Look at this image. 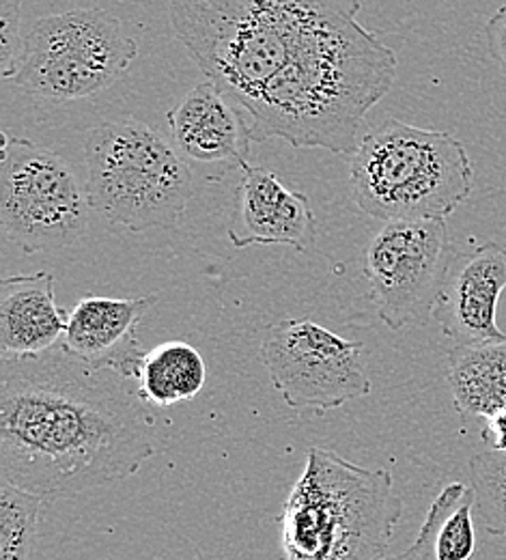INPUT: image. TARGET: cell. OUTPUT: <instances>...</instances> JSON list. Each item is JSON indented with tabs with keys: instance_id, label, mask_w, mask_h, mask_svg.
Masks as SVG:
<instances>
[{
	"instance_id": "obj_12",
	"label": "cell",
	"mask_w": 506,
	"mask_h": 560,
	"mask_svg": "<svg viewBox=\"0 0 506 560\" xmlns=\"http://www.w3.org/2000/svg\"><path fill=\"white\" fill-rule=\"evenodd\" d=\"M155 304V293L143 298H82L68 315L59 348L91 371L137 380L146 353L139 341V326Z\"/></svg>"
},
{
	"instance_id": "obj_17",
	"label": "cell",
	"mask_w": 506,
	"mask_h": 560,
	"mask_svg": "<svg viewBox=\"0 0 506 560\" xmlns=\"http://www.w3.org/2000/svg\"><path fill=\"white\" fill-rule=\"evenodd\" d=\"M208 380V364L186 341H166L143 358L137 375L139 395L149 406L170 408L195 399Z\"/></svg>"
},
{
	"instance_id": "obj_14",
	"label": "cell",
	"mask_w": 506,
	"mask_h": 560,
	"mask_svg": "<svg viewBox=\"0 0 506 560\" xmlns=\"http://www.w3.org/2000/svg\"><path fill=\"white\" fill-rule=\"evenodd\" d=\"M168 126L175 149L201 164H248L250 121L242 108L228 100L214 82L205 80L190 89L168 113Z\"/></svg>"
},
{
	"instance_id": "obj_13",
	"label": "cell",
	"mask_w": 506,
	"mask_h": 560,
	"mask_svg": "<svg viewBox=\"0 0 506 560\" xmlns=\"http://www.w3.org/2000/svg\"><path fill=\"white\" fill-rule=\"evenodd\" d=\"M228 240L235 248L283 244L306 255L317 244V218L308 197L274 171L244 164Z\"/></svg>"
},
{
	"instance_id": "obj_5",
	"label": "cell",
	"mask_w": 506,
	"mask_h": 560,
	"mask_svg": "<svg viewBox=\"0 0 506 560\" xmlns=\"http://www.w3.org/2000/svg\"><path fill=\"white\" fill-rule=\"evenodd\" d=\"M356 208L377 220H446L470 199L474 168L463 142L399 119L370 128L350 160Z\"/></svg>"
},
{
	"instance_id": "obj_16",
	"label": "cell",
	"mask_w": 506,
	"mask_h": 560,
	"mask_svg": "<svg viewBox=\"0 0 506 560\" xmlns=\"http://www.w3.org/2000/svg\"><path fill=\"white\" fill-rule=\"evenodd\" d=\"M446 380L459 415L494 417L506 408V343L455 348Z\"/></svg>"
},
{
	"instance_id": "obj_24",
	"label": "cell",
	"mask_w": 506,
	"mask_h": 560,
	"mask_svg": "<svg viewBox=\"0 0 506 560\" xmlns=\"http://www.w3.org/2000/svg\"><path fill=\"white\" fill-rule=\"evenodd\" d=\"M483 438L492 440L494 451L506 453V408L487 419V427L483 431Z\"/></svg>"
},
{
	"instance_id": "obj_3",
	"label": "cell",
	"mask_w": 506,
	"mask_h": 560,
	"mask_svg": "<svg viewBox=\"0 0 506 560\" xmlns=\"http://www.w3.org/2000/svg\"><path fill=\"white\" fill-rule=\"evenodd\" d=\"M361 0H168L175 39L242 110L323 20Z\"/></svg>"
},
{
	"instance_id": "obj_6",
	"label": "cell",
	"mask_w": 506,
	"mask_h": 560,
	"mask_svg": "<svg viewBox=\"0 0 506 560\" xmlns=\"http://www.w3.org/2000/svg\"><path fill=\"white\" fill-rule=\"evenodd\" d=\"M91 210L132 233L175 229L192 195L184 155L146 124L104 121L84 140Z\"/></svg>"
},
{
	"instance_id": "obj_4",
	"label": "cell",
	"mask_w": 506,
	"mask_h": 560,
	"mask_svg": "<svg viewBox=\"0 0 506 560\" xmlns=\"http://www.w3.org/2000/svg\"><path fill=\"white\" fill-rule=\"evenodd\" d=\"M403 500L388 470L313 446L279 517L287 560H384Z\"/></svg>"
},
{
	"instance_id": "obj_1",
	"label": "cell",
	"mask_w": 506,
	"mask_h": 560,
	"mask_svg": "<svg viewBox=\"0 0 506 560\" xmlns=\"http://www.w3.org/2000/svg\"><path fill=\"white\" fill-rule=\"evenodd\" d=\"M59 346L0 360V475L44 502L137 475L155 455L143 399Z\"/></svg>"
},
{
	"instance_id": "obj_7",
	"label": "cell",
	"mask_w": 506,
	"mask_h": 560,
	"mask_svg": "<svg viewBox=\"0 0 506 560\" xmlns=\"http://www.w3.org/2000/svg\"><path fill=\"white\" fill-rule=\"evenodd\" d=\"M139 57V44L104 9L39 18L24 37L15 86L52 102L93 97L113 86Z\"/></svg>"
},
{
	"instance_id": "obj_22",
	"label": "cell",
	"mask_w": 506,
	"mask_h": 560,
	"mask_svg": "<svg viewBox=\"0 0 506 560\" xmlns=\"http://www.w3.org/2000/svg\"><path fill=\"white\" fill-rule=\"evenodd\" d=\"M455 490H457V483H450V486H446L444 490L439 491L437 498L432 502L429 511H427V517H425V522H423V526L419 530L416 541L405 552H401L399 557H392V559L386 557L384 560H437L435 559L434 550L435 530H437L439 517H442L446 504L450 502Z\"/></svg>"
},
{
	"instance_id": "obj_19",
	"label": "cell",
	"mask_w": 506,
	"mask_h": 560,
	"mask_svg": "<svg viewBox=\"0 0 506 560\" xmlns=\"http://www.w3.org/2000/svg\"><path fill=\"white\" fill-rule=\"evenodd\" d=\"M470 488L476 495L474 513L485 530L506 537V453L485 451L470 459Z\"/></svg>"
},
{
	"instance_id": "obj_15",
	"label": "cell",
	"mask_w": 506,
	"mask_h": 560,
	"mask_svg": "<svg viewBox=\"0 0 506 560\" xmlns=\"http://www.w3.org/2000/svg\"><path fill=\"white\" fill-rule=\"evenodd\" d=\"M68 315L55 298L50 272L17 275L0 282L2 355H37L61 343Z\"/></svg>"
},
{
	"instance_id": "obj_11",
	"label": "cell",
	"mask_w": 506,
	"mask_h": 560,
	"mask_svg": "<svg viewBox=\"0 0 506 560\" xmlns=\"http://www.w3.org/2000/svg\"><path fill=\"white\" fill-rule=\"evenodd\" d=\"M506 289V248L485 242L472 250L455 253L434 319L457 348L506 343L498 326V302Z\"/></svg>"
},
{
	"instance_id": "obj_18",
	"label": "cell",
	"mask_w": 506,
	"mask_h": 560,
	"mask_svg": "<svg viewBox=\"0 0 506 560\" xmlns=\"http://www.w3.org/2000/svg\"><path fill=\"white\" fill-rule=\"evenodd\" d=\"M44 500L7 481L0 486V560H31Z\"/></svg>"
},
{
	"instance_id": "obj_23",
	"label": "cell",
	"mask_w": 506,
	"mask_h": 560,
	"mask_svg": "<svg viewBox=\"0 0 506 560\" xmlns=\"http://www.w3.org/2000/svg\"><path fill=\"white\" fill-rule=\"evenodd\" d=\"M487 50L506 80V4L501 7L485 26Z\"/></svg>"
},
{
	"instance_id": "obj_21",
	"label": "cell",
	"mask_w": 506,
	"mask_h": 560,
	"mask_svg": "<svg viewBox=\"0 0 506 560\" xmlns=\"http://www.w3.org/2000/svg\"><path fill=\"white\" fill-rule=\"evenodd\" d=\"M22 0H0V75L11 80L24 55Z\"/></svg>"
},
{
	"instance_id": "obj_20",
	"label": "cell",
	"mask_w": 506,
	"mask_h": 560,
	"mask_svg": "<svg viewBox=\"0 0 506 560\" xmlns=\"http://www.w3.org/2000/svg\"><path fill=\"white\" fill-rule=\"evenodd\" d=\"M474 504V490L466 483H457L435 530V559L472 560L476 550Z\"/></svg>"
},
{
	"instance_id": "obj_2",
	"label": "cell",
	"mask_w": 506,
	"mask_h": 560,
	"mask_svg": "<svg viewBox=\"0 0 506 560\" xmlns=\"http://www.w3.org/2000/svg\"><path fill=\"white\" fill-rule=\"evenodd\" d=\"M361 7L323 20L244 108L255 142L354 155L366 113L397 80V52L358 22Z\"/></svg>"
},
{
	"instance_id": "obj_9",
	"label": "cell",
	"mask_w": 506,
	"mask_h": 560,
	"mask_svg": "<svg viewBox=\"0 0 506 560\" xmlns=\"http://www.w3.org/2000/svg\"><path fill=\"white\" fill-rule=\"evenodd\" d=\"M361 341L299 317L270 326L259 358L291 410L330 412L370 393Z\"/></svg>"
},
{
	"instance_id": "obj_8",
	"label": "cell",
	"mask_w": 506,
	"mask_h": 560,
	"mask_svg": "<svg viewBox=\"0 0 506 560\" xmlns=\"http://www.w3.org/2000/svg\"><path fill=\"white\" fill-rule=\"evenodd\" d=\"M89 195L55 151L2 132L0 224L24 253L61 250L89 226Z\"/></svg>"
},
{
	"instance_id": "obj_10",
	"label": "cell",
	"mask_w": 506,
	"mask_h": 560,
	"mask_svg": "<svg viewBox=\"0 0 506 560\" xmlns=\"http://www.w3.org/2000/svg\"><path fill=\"white\" fill-rule=\"evenodd\" d=\"M452 257L446 220L386 222L362 255V277L379 319L403 330L434 317Z\"/></svg>"
}]
</instances>
